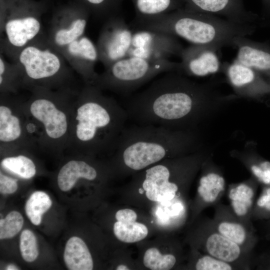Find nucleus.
<instances>
[{
  "label": "nucleus",
  "mask_w": 270,
  "mask_h": 270,
  "mask_svg": "<svg viewBox=\"0 0 270 270\" xmlns=\"http://www.w3.org/2000/svg\"><path fill=\"white\" fill-rule=\"evenodd\" d=\"M116 270H130L124 264H120L117 266Z\"/></svg>",
  "instance_id": "obj_40"
},
{
  "label": "nucleus",
  "mask_w": 270,
  "mask_h": 270,
  "mask_svg": "<svg viewBox=\"0 0 270 270\" xmlns=\"http://www.w3.org/2000/svg\"><path fill=\"white\" fill-rule=\"evenodd\" d=\"M251 172L256 180L264 186H270V162L260 160L251 164L250 166Z\"/></svg>",
  "instance_id": "obj_35"
},
{
  "label": "nucleus",
  "mask_w": 270,
  "mask_h": 270,
  "mask_svg": "<svg viewBox=\"0 0 270 270\" xmlns=\"http://www.w3.org/2000/svg\"><path fill=\"white\" fill-rule=\"evenodd\" d=\"M22 88L20 73L16 64L8 62L0 54V94H15Z\"/></svg>",
  "instance_id": "obj_25"
},
{
  "label": "nucleus",
  "mask_w": 270,
  "mask_h": 270,
  "mask_svg": "<svg viewBox=\"0 0 270 270\" xmlns=\"http://www.w3.org/2000/svg\"><path fill=\"white\" fill-rule=\"evenodd\" d=\"M88 20L86 14L55 18L50 22L46 36L48 42L60 53L72 42L84 35Z\"/></svg>",
  "instance_id": "obj_18"
},
{
  "label": "nucleus",
  "mask_w": 270,
  "mask_h": 270,
  "mask_svg": "<svg viewBox=\"0 0 270 270\" xmlns=\"http://www.w3.org/2000/svg\"><path fill=\"white\" fill-rule=\"evenodd\" d=\"M176 258L172 254H162L156 248L148 249L144 256L143 263L152 270H168L174 267Z\"/></svg>",
  "instance_id": "obj_29"
},
{
  "label": "nucleus",
  "mask_w": 270,
  "mask_h": 270,
  "mask_svg": "<svg viewBox=\"0 0 270 270\" xmlns=\"http://www.w3.org/2000/svg\"><path fill=\"white\" fill-rule=\"evenodd\" d=\"M133 32L124 19L119 16L105 22L96 45L99 60L105 68L128 56L132 46Z\"/></svg>",
  "instance_id": "obj_9"
},
{
  "label": "nucleus",
  "mask_w": 270,
  "mask_h": 270,
  "mask_svg": "<svg viewBox=\"0 0 270 270\" xmlns=\"http://www.w3.org/2000/svg\"><path fill=\"white\" fill-rule=\"evenodd\" d=\"M24 218L17 211H12L4 218L0 220V240L14 236L22 228Z\"/></svg>",
  "instance_id": "obj_30"
},
{
  "label": "nucleus",
  "mask_w": 270,
  "mask_h": 270,
  "mask_svg": "<svg viewBox=\"0 0 270 270\" xmlns=\"http://www.w3.org/2000/svg\"><path fill=\"white\" fill-rule=\"evenodd\" d=\"M256 189L257 183L251 182L232 186L228 191L232 211L241 220L251 226H253L252 214Z\"/></svg>",
  "instance_id": "obj_19"
},
{
  "label": "nucleus",
  "mask_w": 270,
  "mask_h": 270,
  "mask_svg": "<svg viewBox=\"0 0 270 270\" xmlns=\"http://www.w3.org/2000/svg\"><path fill=\"white\" fill-rule=\"evenodd\" d=\"M262 26H267L270 28V19L264 20L262 23Z\"/></svg>",
  "instance_id": "obj_41"
},
{
  "label": "nucleus",
  "mask_w": 270,
  "mask_h": 270,
  "mask_svg": "<svg viewBox=\"0 0 270 270\" xmlns=\"http://www.w3.org/2000/svg\"><path fill=\"white\" fill-rule=\"evenodd\" d=\"M252 217L254 219L270 218V186H264L260 196L255 200Z\"/></svg>",
  "instance_id": "obj_33"
},
{
  "label": "nucleus",
  "mask_w": 270,
  "mask_h": 270,
  "mask_svg": "<svg viewBox=\"0 0 270 270\" xmlns=\"http://www.w3.org/2000/svg\"><path fill=\"white\" fill-rule=\"evenodd\" d=\"M52 204V200L48 194L42 191L35 192L26 203V214L32 224L38 226L41 223L42 214Z\"/></svg>",
  "instance_id": "obj_26"
},
{
  "label": "nucleus",
  "mask_w": 270,
  "mask_h": 270,
  "mask_svg": "<svg viewBox=\"0 0 270 270\" xmlns=\"http://www.w3.org/2000/svg\"><path fill=\"white\" fill-rule=\"evenodd\" d=\"M13 62L18 68L22 88H74L72 68L46 36H42L25 46Z\"/></svg>",
  "instance_id": "obj_6"
},
{
  "label": "nucleus",
  "mask_w": 270,
  "mask_h": 270,
  "mask_svg": "<svg viewBox=\"0 0 270 270\" xmlns=\"http://www.w3.org/2000/svg\"><path fill=\"white\" fill-rule=\"evenodd\" d=\"M263 6L262 22L270 19V0H261Z\"/></svg>",
  "instance_id": "obj_38"
},
{
  "label": "nucleus",
  "mask_w": 270,
  "mask_h": 270,
  "mask_svg": "<svg viewBox=\"0 0 270 270\" xmlns=\"http://www.w3.org/2000/svg\"><path fill=\"white\" fill-rule=\"evenodd\" d=\"M13 94H0V148L3 154L19 149H28L24 128L26 114L22 100Z\"/></svg>",
  "instance_id": "obj_8"
},
{
  "label": "nucleus",
  "mask_w": 270,
  "mask_h": 270,
  "mask_svg": "<svg viewBox=\"0 0 270 270\" xmlns=\"http://www.w3.org/2000/svg\"><path fill=\"white\" fill-rule=\"evenodd\" d=\"M94 8L96 14L106 20L118 16L124 0H86Z\"/></svg>",
  "instance_id": "obj_32"
},
{
  "label": "nucleus",
  "mask_w": 270,
  "mask_h": 270,
  "mask_svg": "<svg viewBox=\"0 0 270 270\" xmlns=\"http://www.w3.org/2000/svg\"><path fill=\"white\" fill-rule=\"evenodd\" d=\"M218 50L204 46L191 44L180 54V70L190 76H204L218 72L222 68Z\"/></svg>",
  "instance_id": "obj_15"
},
{
  "label": "nucleus",
  "mask_w": 270,
  "mask_h": 270,
  "mask_svg": "<svg viewBox=\"0 0 270 270\" xmlns=\"http://www.w3.org/2000/svg\"><path fill=\"white\" fill-rule=\"evenodd\" d=\"M96 168L86 160L71 159L60 169L57 174V183L64 192L70 190L80 178L94 180L98 176Z\"/></svg>",
  "instance_id": "obj_20"
},
{
  "label": "nucleus",
  "mask_w": 270,
  "mask_h": 270,
  "mask_svg": "<svg viewBox=\"0 0 270 270\" xmlns=\"http://www.w3.org/2000/svg\"><path fill=\"white\" fill-rule=\"evenodd\" d=\"M60 54L84 84L95 85L99 74L94 67L99 58L96 46L90 38L84 35L68 44Z\"/></svg>",
  "instance_id": "obj_13"
},
{
  "label": "nucleus",
  "mask_w": 270,
  "mask_h": 270,
  "mask_svg": "<svg viewBox=\"0 0 270 270\" xmlns=\"http://www.w3.org/2000/svg\"><path fill=\"white\" fill-rule=\"evenodd\" d=\"M192 138L162 126L136 124L122 130L113 151L125 168L138 171L190 148Z\"/></svg>",
  "instance_id": "obj_4"
},
{
  "label": "nucleus",
  "mask_w": 270,
  "mask_h": 270,
  "mask_svg": "<svg viewBox=\"0 0 270 270\" xmlns=\"http://www.w3.org/2000/svg\"><path fill=\"white\" fill-rule=\"evenodd\" d=\"M225 191V180L219 174L212 172L200 179L197 192L202 208L218 203Z\"/></svg>",
  "instance_id": "obj_23"
},
{
  "label": "nucleus",
  "mask_w": 270,
  "mask_h": 270,
  "mask_svg": "<svg viewBox=\"0 0 270 270\" xmlns=\"http://www.w3.org/2000/svg\"><path fill=\"white\" fill-rule=\"evenodd\" d=\"M180 70V62L168 59L128 56L106 68L98 74L94 86L102 90L126 94L160 74Z\"/></svg>",
  "instance_id": "obj_7"
},
{
  "label": "nucleus",
  "mask_w": 270,
  "mask_h": 270,
  "mask_svg": "<svg viewBox=\"0 0 270 270\" xmlns=\"http://www.w3.org/2000/svg\"><path fill=\"white\" fill-rule=\"evenodd\" d=\"M238 52L234 60L254 70L268 78L270 82V43L257 42L245 36H237L233 46Z\"/></svg>",
  "instance_id": "obj_16"
},
{
  "label": "nucleus",
  "mask_w": 270,
  "mask_h": 270,
  "mask_svg": "<svg viewBox=\"0 0 270 270\" xmlns=\"http://www.w3.org/2000/svg\"><path fill=\"white\" fill-rule=\"evenodd\" d=\"M136 30H146L182 38L191 44L204 46L218 50L233 46L234 38L250 36L254 24H242L208 14L184 8L151 18L132 22Z\"/></svg>",
  "instance_id": "obj_3"
},
{
  "label": "nucleus",
  "mask_w": 270,
  "mask_h": 270,
  "mask_svg": "<svg viewBox=\"0 0 270 270\" xmlns=\"http://www.w3.org/2000/svg\"><path fill=\"white\" fill-rule=\"evenodd\" d=\"M168 72L128 101V118L138 124L172 126L194 116L199 101L206 95L201 86Z\"/></svg>",
  "instance_id": "obj_2"
},
{
  "label": "nucleus",
  "mask_w": 270,
  "mask_h": 270,
  "mask_svg": "<svg viewBox=\"0 0 270 270\" xmlns=\"http://www.w3.org/2000/svg\"><path fill=\"white\" fill-rule=\"evenodd\" d=\"M20 248L22 258L30 262L36 260L38 250L36 237L29 230H24L20 236Z\"/></svg>",
  "instance_id": "obj_31"
},
{
  "label": "nucleus",
  "mask_w": 270,
  "mask_h": 270,
  "mask_svg": "<svg viewBox=\"0 0 270 270\" xmlns=\"http://www.w3.org/2000/svg\"><path fill=\"white\" fill-rule=\"evenodd\" d=\"M18 180L0 172V192L2 194H11L18 188Z\"/></svg>",
  "instance_id": "obj_36"
},
{
  "label": "nucleus",
  "mask_w": 270,
  "mask_h": 270,
  "mask_svg": "<svg viewBox=\"0 0 270 270\" xmlns=\"http://www.w3.org/2000/svg\"><path fill=\"white\" fill-rule=\"evenodd\" d=\"M202 246L204 254L229 263L237 270L250 268L251 254L220 234L209 218L206 220L202 236Z\"/></svg>",
  "instance_id": "obj_11"
},
{
  "label": "nucleus",
  "mask_w": 270,
  "mask_h": 270,
  "mask_svg": "<svg viewBox=\"0 0 270 270\" xmlns=\"http://www.w3.org/2000/svg\"><path fill=\"white\" fill-rule=\"evenodd\" d=\"M136 12L134 20L164 14L184 8V0H132Z\"/></svg>",
  "instance_id": "obj_22"
},
{
  "label": "nucleus",
  "mask_w": 270,
  "mask_h": 270,
  "mask_svg": "<svg viewBox=\"0 0 270 270\" xmlns=\"http://www.w3.org/2000/svg\"><path fill=\"white\" fill-rule=\"evenodd\" d=\"M194 268L196 270H237L234 266L206 254H200L198 258Z\"/></svg>",
  "instance_id": "obj_34"
},
{
  "label": "nucleus",
  "mask_w": 270,
  "mask_h": 270,
  "mask_svg": "<svg viewBox=\"0 0 270 270\" xmlns=\"http://www.w3.org/2000/svg\"><path fill=\"white\" fill-rule=\"evenodd\" d=\"M144 190H142V188H140L139 189V192L140 194H142Z\"/></svg>",
  "instance_id": "obj_42"
},
{
  "label": "nucleus",
  "mask_w": 270,
  "mask_h": 270,
  "mask_svg": "<svg viewBox=\"0 0 270 270\" xmlns=\"http://www.w3.org/2000/svg\"><path fill=\"white\" fill-rule=\"evenodd\" d=\"M184 48L176 37L164 32L136 30L128 56L164 60L180 56Z\"/></svg>",
  "instance_id": "obj_10"
},
{
  "label": "nucleus",
  "mask_w": 270,
  "mask_h": 270,
  "mask_svg": "<svg viewBox=\"0 0 270 270\" xmlns=\"http://www.w3.org/2000/svg\"><path fill=\"white\" fill-rule=\"evenodd\" d=\"M96 86L84 84L72 106L68 148L92 156L113 152L128 119L125 108Z\"/></svg>",
  "instance_id": "obj_1"
},
{
  "label": "nucleus",
  "mask_w": 270,
  "mask_h": 270,
  "mask_svg": "<svg viewBox=\"0 0 270 270\" xmlns=\"http://www.w3.org/2000/svg\"><path fill=\"white\" fill-rule=\"evenodd\" d=\"M114 233L120 241L134 243L144 239L148 234V230L144 224L136 221H117L114 224Z\"/></svg>",
  "instance_id": "obj_27"
},
{
  "label": "nucleus",
  "mask_w": 270,
  "mask_h": 270,
  "mask_svg": "<svg viewBox=\"0 0 270 270\" xmlns=\"http://www.w3.org/2000/svg\"><path fill=\"white\" fill-rule=\"evenodd\" d=\"M214 206L216 210L212 222L215 228L252 254L258 241L254 226L248 225L238 218L230 206L218 202Z\"/></svg>",
  "instance_id": "obj_12"
},
{
  "label": "nucleus",
  "mask_w": 270,
  "mask_h": 270,
  "mask_svg": "<svg viewBox=\"0 0 270 270\" xmlns=\"http://www.w3.org/2000/svg\"><path fill=\"white\" fill-rule=\"evenodd\" d=\"M30 150L19 149L8 152L0 162L2 170L23 179L28 180L35 176L36 167L34 161L26 153ZM5 154V153H4Z\"/></svg>",
  "instance_id": "obj_24"
},
{
  "label": "nucleus",
  "mask_w": 270,
  "mask_h": 270,
  "mask_svg": "<svg viewBox=\"0 0 270 270\" xmlns=\"http://www.w3.org/2000/svg\"><path fill=\"white\" fill-rule=\"evenodd\" d=\"M65 264L70 270H92L94 263L91 254L84 241L78 236L66 242L64 254Z\"/></svg>",
  "instance_id": "obj_21"
},
{
  "label": "nucleus",
  "mask_w": 270,
  "mask_h": 270,
  "mask_svg": "<svg viewBox=\"0 0 270 270\" xmlns=\"http://www.w3.org/2000/svg\"><path fill=\"white\" fill-rule=\"evenodd\" d=\"M6 270H20L16 266L13 264H10L8 265L6 268Z\"/></svg>",
  "instance_id": "obj_39"
},
{
  "label": "nucleus",
  "mask_w": 270,
  "mask_h": 270,
  "mask_svg": "<svg viewBox=\"0 0 270 270\" xmlns=\"http://www.w3.org/2000/svg\"><path fill=\"white\" fill-rule=\"evenodd\" d=\"M22 106L38 124L42 132L40 149L61 152L69 144L72 106L78 91L75 88L54 90L42 87L30 89Z\"/></svg>",
  "instance_id": "obj_5"
},
{
  "label": "nucleus",
  "mask_w": 270,
  "mask_h": 270,
  "mask_svg": "<svg viewBox=\"0 0 270 270\" xmlns=\"http://www.w3.org/2000/svg\"><path fill=\"white\" fill-rule=\"evenodd\" d=\"M117 221L122 222H134L137 218V214L134 211L130 208L118 210L115 215Z\"/></svg>",
  "instance_id": "obj_37"
},
{
  "label": "nucleus",
  "mask_w": 270,
  "mask_h": 270,
  "mask_svg": "<svg viewBox=\"0 0 270 270\" xmlns=\"http://www.w3.org/2000/svg\"><path fill=\"white\" fill-rule=\"evenodd\" d=\"M222 67L231 84L238 92L256 96L270 94V82L252 68L236 60L224 62Z\"/></svg>",
  "instance_id": "obj_17"
},
{
  "label": "nucleus",
  "mask_w": 270,
  "mask_h": 270,
  "mask_svg": "<svg viewBox=\"0 0 270 270\" xmlns=\"http://www.w3.org/2000/svg\"><path fill=\"white\" fill-rule=\"evenodd\" d=\"M142 187L146 192L147 198L154 202H170L176 197L178 190V184L171 180L162 184L158 185L144 179Z\"/></svg>",
  "instance_id": "obj_28"
},
{
  "label": "nucleus",
  "mask_w": 270,
  "mask_h": 270,
  "mask_svg": "<svg viewBox=\"0 0 270 270\" xmlns=\"http://www.w3.org/2000/svg\"><path fill=\"white\" fill-rule=\"evenodd\" d=\"M188 10L222 16L242 24H260L262 18L245 8L243 0H184Z\"/></svg>",
  "instance_id": "obj_14"
}]
</instances>
